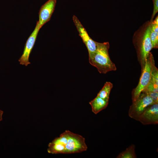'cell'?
Masks as SVG:
<instances>
[{
  "label": "cell",
  "mask_w": 158,
  "mask_h": 158,
  "mask_svg": "<svg viewBox=\"0 0 158 158\" xmlns=\"http://www.w3.org/2000/svg\"><path fill=\"white\" fill-rule=\"evenodd\" d=\"M113 87V84L111 82H106L97 96L105 100L109 101L110 93Z\"/></svg>",
  "instance_id": "13"
},
{
  "label": "cell",
  "mask_w": 158,
  "mask_h": 158,
  "mask_svg": "<svg viewBox=\"0 0 158 158\" xmlns=\"http://www.w3.org/2000/svg\"><path fill=\"white\" fill-rule=\"evenodd\" d=\"M138 121L144 125L158 123V103L149 106L140 116Z\"/></svg>",
  "instance_id": "8"
},
{
  "label": "cell",
  "mask_w": 158,
  "mask_h": 158,
  "mask_svg": "<svg viewBox=\"0 0 158 158\" xmlns=\"http://www.w3.org/2000/svg\"><path fill=\"white\" fill-rule=\"evenodd\" d=\"M56 2V0H48L41 7L39 13V20L37 21L41 28L50 20Z\"/></svg>",
  "instance_id": "9"
},
{
  "label": "cell",
  "mask_w": 158,
  "mask_h": 158,
  "mask_svg": "<svg viewBox=\"0 0 158 158\" xmlns=\"http://www.w3.org/2000/svg\"><path fill=\"white\" fill-rule=\"evenodd\" d=\"M154 103L147 93L142 92L137 99L133 102L130 106L128 111V115L130 118L138 121L147 108Z\"/></svg>",
  "instance_id": "5"
},
{
  "label": "cell",
  "mask_w": 158,
  "mask_h": 158,
  "mask_svg": "<svg viewBox=\"0 0 158 158\" xmlns=\"http://www.w3.org/2000/svg\"><path fill=\"white\" fill-rule=\"evenodd\" d=\"M109 101H106L100 97L97 96L93 100L89 102L92 111L95 114L105 109L107 107Z\"/></svg>",
  "instance_id": "10"
},
{
  "label": "cell",
  "mask_w": 158,
  "mask_h": 158,
  "mask_svg": "<svg viewBox=\"0 0 158 158\" xmlns=\"http://www.w3.org/2000/svg\"><path fill=\"white\" fill-rule=\"evenodd\" d=\"M108 42H97V48L92 55L89 56L90 63L96 67L101 73L106 74L116 70L115 64L111 61L109 54Z\"/></svg>",
  "instance_id": "2"
},
{
  "label": "cell",
  "mask_w": 158,
  "mask_h": 158,
  "mask_svg": "<svg viewBox=\"0 0 158 158\" xmlns=\"http://www.w3.org/2000/svg\"><path fill=\"white\" fill-rule=\"evenodd\" d=\"M151 21L145 25L141 30L136 39L138 55L142 68L152 49L150 38Z\"/></svg>",
  "instance_id": "3"
},
{
  "label": "cell",
  "mask_w": 158,
  "mask_h": 158,
  "mask_svg": "<svg viewBox=\"0 0 158 158\" xmlns=\"http://www.w3.org/2000/svg\"><path fill=\"white\" fill-rule=\"evenodd\" d=\"M3 111L0 109V122L3 119Z\"/></svg>",
  "instance_id": "17"
},
{
  "label": "cell",
  "mask_w": 158,
  "mask_h": 158,
  "mask_svg": "<svg viewBox=\"0 0 158 158\" xmlns=\"http://www.w3.org/2000/svg\"><path fill=\"white\" fill-rule=\"evenodd\" d=\"M73 19L79 36L87 48L89 56L92 55L96 50L97 42L93 40L89 37L86 29L76 16H73Z\"/></svg>",
  "instance_id": "7"
},
{
  "label": "cell",
  "mask_w": 158,
  "mask_h": 158,
  "mask_svg": "<svg viewBox=\"0 0 158 158\" xmlns=\"http://www.w3.org/2000/svg\"><path fill=\"white\" fill-rule=\"evenodd\" d=\"M41 28L37 21L35 28L27 40L23 53L18 60L20 64L27 66L30 63L29 60L30 55L34 45L38 33Z\"/></svg>",
  "instance_id": "6"
},
{
  "label": "cell",
  "mask_w": 158,
  "mask_h": 158,
  "mask_svg": "<svg viewBox=\"0 0 158 158\" xmlns=\"http://www.w3.org/2000/svg\"><path fill=\"white\" fill-rule=\"evenodd\" d=\"M135 146L132 145L127 148L125 150L120 153L117 158H135L136 156L135 152Z\"/></svg>",
  "instance_id": "14"
},
{
  "label": "cell",
  "mask_w": 158,
  "mask_h": 158,
  "mask_svg": "<svg viewBox=\"0 0 158 158\" xmlns=\"http://www.w3.org/2000/svg\"><path fill=\"white\" fill-rule=\"evenodd\" d=\"M87 149L83 136L66 130L49 144L47 151L52 154H67L81 152Z\"/></svg>",
  "instance_id": "1"
},
{
  "label": "cell",
  "mask_w": 158,
  "mask_h": 158,
  "mask_svg": "<svg viewBox=\"0 0 158 158\" xmlns=\"http://www.w3.org/2000/svg\"><path fill=\"white\" fill-rule=\"evenodd\" d=\"M154 9L150 21H152L155 14L158 11V0H153Z\"/></svg>",
  "instance_id": "16"
},
{
  "label": "cell",
  "mask_w": 158,
  "mask_h": 158,
  "mask_svg": "<svg viewBox=\"0 0 158 158\" xmlns=\"http://www.w3.org/2000/svg\"><path fill=\"white\" fill-rule=\"evenodd\" d=\"M146 93L150 97L154 103H158V92H148Z\"/></svg>",
  "instance_id": "15"
},
{
  "label": "cell",
  "mask_w": 158,
  "mask_h": 158,
  "mask_svg": "<svg viewBox=\"0 0 158 158\" xmlns=\"http://www.w3.org/2000/svg\"><path fill=\"white\" fill-rule=\"evenodd\" d=\"M150 38L152 48H157L158 47V16L154 20H152L151 21Z\"/></svg>",
  "instance_id": "11"
},
{
  "label": "cell",
  "mask_w": 158,
  "mask_h": 158,
  "mask_svg": "<svg viewBox=\"0 0 158 158\" xmlns=\"http://www.w3.org/2000/svg\"><path fill=\"white\" fill-rule=\"evenodd\" d=\"M147 87L150 88H158V70L155 66L154 61L152 64L150 80Z\"/></svg>",
  "instance_id": "12"
},
{
  "label": "cell",
  "mask_w": 158,
  "mask_h": 158,
  "mask_svg": "<svg viewBox=\"0 0 158 158\" xmlns=\"http://www.w3.org/2000/svg\"><path fill=\"white\" fill-rule=\"evenodd\" d=\"M154 61L152 54L150 52L144 67L142 68V74L138 84L132 90V99L133 102L137 99L141 93L149 84L151 78L152 64Z\"/></svg>",
  "instance_id": "4"
}]
</instances>
